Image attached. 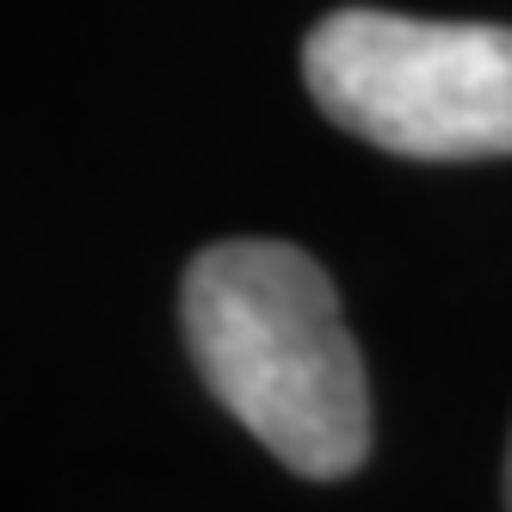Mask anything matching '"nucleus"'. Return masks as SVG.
Wrapping results in <instances>:
<instances>
[{
    "instance_id": "1",
    "label": "nucleus",
    "mask_w": 512,
    "mask_h": 512,
    "mask_svg": "<svg viewBox=\"0 0 512 512\" xmlns=\"http://www.w3.org/2000/svg\"><path fill=\"white\" fill-rule=\"evenodd\" d=\"M186 346L210 395L297 475L334 482L371 451L364 358L327 272L284 241L204 247L186 290Z\"/></svg>"
},
{
    "instance_id": "2",
    "label": "nucleus",
    "mask_w": 512,
    "mask_h": 512,
    "mask_svg": "<svg viewBox=\"0 0 512 512\" xmlns=\"http://www.w3.org/2000/svg\"><path fill=\"white\" fill-rule=\"evenodd\" d=\"M303 81L340 130L408 161L512 155V31L377 7L327 13Z\"/></svg>"
},
{
    "instance_id": "3",
    "label": "nucleus",
    "mask_w": 512,
    "mask_h": 512,
    "mask_svg": "<svg viewBox=\"0 0 512 512\" xmlns=\"http://www.w3.org/2000/svg\"><path fill=\"white\" fill-rule=\"evenodd\" d=\"M506 512H512V451H506Z\"/></svg>"
}]
</instances>
